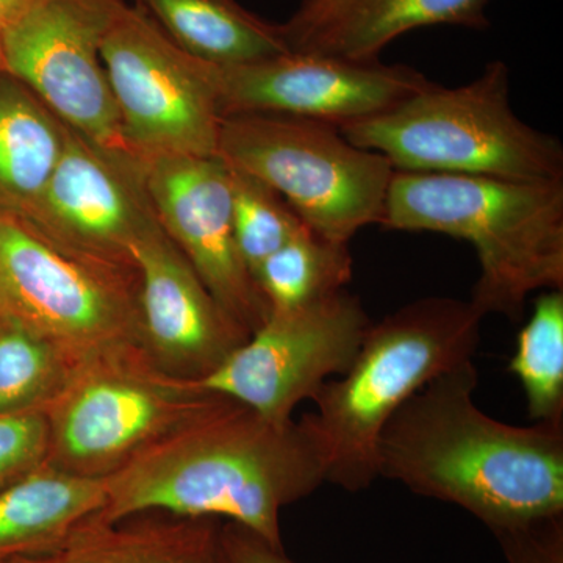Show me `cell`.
Here are the masks:
<instances>
[{
  "instance_id": "2",
  "label": "cell",
  "mask_w": 563,
  "mask_h": 563,
  "mask_svg": "<svg viewBox=\"0 0 563 563\" xmlns=\"http://www.w3.org/2000/svg\"><path fill=\"white\" fill-rule=\"evenodd\" d=\"M472 361L424 385L377 443V474L455 504L496 537L563 515V421L512 426L474 401Z\"/></svg>"
},
{
  "instance_id": "15",
  "label": "cell",
  "mask_w": 563,
  "mask_h": 563,
  "mask_svg": "<svg viewBox=\"0 0 563 563\" xmlns=\"http://www.w3.org/2000/svg\"><path fill=\"white\" fill-rule=\"evenodd\" d=\"M132 258L144 350L166 376L201 379L250 339L214 301L158 220L133 244Z\"/></svg>"
},
{
  "instance_id": "12",
  "label": "cell",
  "mask_w": 563,
  "mask_h": 563,
  "mask_svg": "<svg viewBox=\"0 0 563 563\" xmlns=\"http://www.w3.org/2000/svg\"><path fill=\"white\" fill-rule=\"evenodd\" d=\"M222 118L279 114L333 125L398 106L431 81L402 65L287 52L246 65H210Z\"/></svg>"
},
{
  "instance_id": "25",
  "label": "cell",
  "mask_w": 563,
  "mask_h": 563,
  "mask_svg": "<svg viewBox=\"0 0 563 563\" xmlns=\"http://www.w3.org/2000/svg\"><path fill=\"white\" fill-rule=\"evenodd\" d=\"M49 421L44 410L0 415V490L46 465Z\"/></svg>"
},
{
  "instance_id": "17",
  "label": "cell",
  "mask_w": 563,
  "mask_h": 563,
  "mask_svg": "<svg viewBox=\"0 0 563 563\" xmlns=\"http://www.w3.org/2000/svg\"><path fill=\"white\" fill-rule=\"evenodd\" d=\"M488 2L490 0H350L292 52L376 62L393 40L413 29L429 25L487 27Z\"/></svg>"
},
{
  "instance_id": "6",
  "label": "cell",
  "mask_w": 563,
  "mask_h": 563,
  "mask_svg": "<svg viewBox=\"0 0 563 563\" xmlns=\"http://www.w3.org/2000/svg\"><path fill=\"white\" fill-rule=\"evenodd\" d=\"M139 291L135 266L84 254L0 213V317L40 333L77 365L147 355Z\"/></svg>"
},
{
  "instance_id": "10",
  "label": "cell",
  "mask_w": 563,
  "mask_h": 563,
  "mask_svg": "<svg viewBox=\"0 0 563 563\" xmlns=\"http://www.w3.org/2000/svg\"><path fill=\"white\" fill-rule=\"evenodd\" d=\"M122 0H29L0 31L2 70L81 139L144 169L122 133L101 44Z\"/></svg>"
},
{
  "instance_id": "21",
  "label": "cell",
  "mask_w": 563,
  "mask_h": 563,
  "mask_svg": "<svg viewBox=\"0 0 563 563\" xmlns=\"http://www.w3.org/2000/svg\"><path fill=\"white\" fill-rule=\"evenodd\" d=\"M352 257L346 243L332 242L303 225L262 263L255 282L272 312L302 309L346 290Z\"/></svg>"
},
{
  "instance_id": "9",
  "label": "cell",
  "mask_w": 563,
  "mask_h": 563,
  "mask_svg": "<svg viewBox=\"0 0 563 563\" xmlns=\"http://www.w3.org/2000/svg\"><path fill=\"white\" fill-rule=\"evenodd\" d=\"M101 57L129 150L144 166L168 155H218L222 113L210 65L180 49L122 0Z\"/></svg>"
},
{
  "instance_id": "24",
  "label": "cell",
  "mask_w": 563,
  "mask_h": 563,
  "mask_svg": "<svg viewBox=\"0 0 563 563\" xmlns=\"http://www.w3.org/2000/svg\"><path fill=\"white\" fill-rule=\"evenodd\" d=\"M231 179L236 244L255 279L262 263L306 224L290 203L262 180L233 168Z\"/></svg>"
},
{
  "instance_id": "30",
  "label": "cell",
  "mask_w": 563,
  "mask_h": 563,
  "mask_svg": "<svg viewBox=\"0 0 563 563\" xmlns=\"http://www.w3.org/2000/svg\"><path fill=\"white\" fill-rule=\"evenodd\" d=\"M24 2H29V0H24Z\"/></svg>"
},
{
  "instance_id": "28",
  "label": "cell",
  "mask_w": 563,
  "mask_h": 563,
  "mask_svg": "<svg viewBox=\"0 0 563 563\" xmlns=\"http://www.w3.org/2000/svg\"><path fill=\"white\" fill-rule=\"evenodd\" d=\"M24 5V0H0V31L20 13Z\"/></svg>"
},
{
  "instance_id": "7",
  "label": "cell",
  "mask_w": 563,
  "mask_h": 563,
  "mask_svg": "<svg viewBox=\"0 0 563 563\" xmlns=\"http://www.w3.org/2000/svg\"><path fill=\"white\" fill-rule=\"evenodd\" d=\"M218 155L279 192L318 235L346 244L380 224L395 173L384 155L344 139L339 125L279 114L222 118Z\"/></svg>"
},
{
  "instance_id": "20",
  "label": "cell",
  "mask_w": 563,
  "mask_h": 563,
  "mask_svg": "<svg viewBox=\"0 0 563 563\" xmlns=\"http://www.w3.org/2000/svg\"><path fill=\"white\" fill-rule=\"evenodd\" d=\"M66 125L25 85L0 79V206L24 217L60 161Z\"/></svg>"
},
{
  "instance_id": "13",
  "label": "cell",
  "mask_w": 563,
  "mask_h": 563,
  "mask_svg": "<svg viewBox=\"0 0 563 563\" xmlns=\"http://www.w3.org/2000/svg\"><path fill=\"white\" fill-rule=\"evenodd\" d=\"M158 222L207 290L247 333L268 320V302L244 265L233 229L231 168L220 155H168L144 166Z\"/></svg>"
},
{
  "instance_id": "29",
  "label": "cell",
  "mask_w": 563,
  "mask_h": 563,
  "mask_svg": "<svg viewBox=\"0 0 563 563\" xmlns=\"http://www.w3.org/2000/svg\"><path fill=\"white\" fill-rule=\"evenodd\" d=\"M0 70H2V49H0Z\"/></svg>"
},
{
  "instance_id": "16",
  "label": "cell",
  "mask_w": 563,
  "mask_h": 563,
  "mask_svg": "<svg viewBox=\"0 0 563 563\" xmlns=\"http://www.w3.org/2000/svg\"><path fill=\"white\" fill-rule=\"evenodd\" d=\"M87 521L33 553L0 563H220L211 518Z\"/></svg>"
},
{
  "instance_id": "22",
  "label": "cell",
  "mask_w": 563,
  "mask_h": 563,
  "mask_svg": "<svg viewBox=\"0 0 563 563\" xmlns=\"http://www.w3.org/2000/svg\"><path fill=\"white\" fill-rule=\"evenodd\" d=\"M77 366L40 333L0 317V415L46 409Z\"/></svg>"
},
{
  "instance_id": "26",
  "label": "cell",
  "mask_w": 563,
  "mask_h": 563,
  "mask_svg": "<svg viewBox=\"0 0 563 563\" xmlns=\"http://www.w3.org/2000/svg\"><path fill=\"white\" fill-rule=\"evenodd\" d=\"M220 563H295L243 526L229 523L218 532Z\"/></svg>"
},
{
  "instance_id": "14",
  "label": "cell",
  "mask_w": 563,
  "mask_h": 563,
  "mask_svg": "<svg viewBox=\"0 0 563 563\" xmlns=\"http://www.w3.org/2000/svg\"><path fill=\"white\" fill-rule=\"evenodd\" d=\"M143 173L66 128L60 161L32 209L20 218L73 250L135 266L132 246L157 222Z\"/></svg>"
},
{
  "instance_id": "11",
  "label": "cell",
  "mask_w": 563,
  "mask_h": 563,
  "mask_svg": "<svg viewBox=\"0 0 563 563\" xmlns=\"http://www.w3.org/2000/svg\"><path fill=\"white\" fill-rule=\"evenodd\" d=\"M369 325L358 298L342 290L302 309L269 313L217 369L201 379L179 380L269 420L290 421L299 404L350 368Z\"/></svg>"
},
{
  "instance_id": "3",
  "label": "cell",
  "mask_w": 563,
  "mask_h": 563,
  "mask_svg": "<svg viewBox=\"0 0 563 563\" xmlns=\"http://www.w3.org/2000/svg\"><path fill=\"white\" fill-rule=\"evenodd\" d=\"M380 225L472 243L479 277L470 301L484 317L517 320L533 291L563 290V179L395 172Z\"/></svg>"
},
{
  "instance_id": "5",
  "label": "cell",
  "mask_w": 563,
  "mask_h": 563,
  "mask_svg": "<svg viewBox=\"0 0 563 563\" xmlns=\"http://www.w3.org/2000/svg\"><path fill=\"white\" fill-rule=\"evenodd\" d=\"M344 139L384 155L395 172L509 180H562L563 146L510 103V70L492 62L457 88L429 85L398 106L340 125Z\"/></svg>"
},
{
  "instance_id": "18",
  "label": "cell",
  "mask_w": 563,
  "mask_h": 563,
  "mask_svg": "<svg viewBox=\"0 0 563 563\" xmlns=\"http://www.w3.org/2000/svg\"><path fill=\"white\" fill-rule=\"evenodd\" d=\"M107 501V477H85L49 465L0 490V562L57 542L95 517Z\"/></svg>"
},
{
  "instance_id": "19",
  "label": "cell",
  "mask_w": 563,
  "mask_h": 563,
  "mask_svg": "<svg viewBox=\"0 0 563 563\" xmlns=\"http://www.w3.org/2000/svg\"><path fill=\"white\" fill-rule=\"evenodd\" d=\"M174 44L214 66L246 65L290 52L282 25L235 0H135Z\"/></svg>"
},
{
  "instance_id": "27",
  "label": "cell",
  "mask_w": 563,
  "mask_h": 563,
  "mask_svg": "<svg viewBox=\"0 0 563 563\" xmlns=\"http://www.w3.org/2000/svg\"><path fill=\"white\" fill-rule=\"evenodd\" d=\"M347 2L350 0H303L291 20L282 24V32L290 51L325 22L332 20Z\"/></svg>"
},
{
  "instance_id": "8",
  "label": "cell",
  "mask_w": 563,
  "mask_h": 563,
  "mask_svg": "<svg viewBox=\"0 0 563 563\" xmlns=\"http://www.w3.org/2000/svg\"><path fill=\"white\" fill-rule=\"evenodd\" d=\"M213 393L166 376L147 355L81 363L44 409L46 465L85 477H109L206 410Z\"/></svg>"
},
{
  "instance_id": "1",
  "label": "cell",
  "mask_w": 563,
  "mask_h": 563,
  "mask_svg": "<svg viewBox=\"0 0 563 563\" xmlns=\"http://www.w3.org/2000/svg\"><path fill=\"white\" fill-rule=\"evenodd\" d=\"M324 483L320 446L303 418L273 421L214 395L206 410L107 477L106 506L91 518L222 517L284 550L282 509Z\"/></svg>"
},
{
  "instance_id": "23",
  "label": "cell",
  "mask_w": 563,
  "mask_h": 563,
  "mask_svg": "<svg viewBox=\"0 0 563 563\" xmlns=\"http://www.w3.org/2000/svg\"><path fill=\"white\" fill-rule=\"evenodd\" d=\"M509 369L525 388L531 420L563 421V290L536 299Z\"/></svg>"
},
{
  "instance_id": "4",
  "label": "cell",
  "mask_w": 563,
  "mask_h": 563,
  "mask_svg": "<svg viewBox=\"0 0 563 563\" xmlns=\"http://www.w3.org/2000/svg\"><path fill=\"white\" fill-rule=\"evenodd\" d=\"M484 318L472 301L435 296L369 325L350 368L322 385L313 412L302 417L320 446L325 483L361 492L379 477L385 426L424 385L472 361Z\"/></svg>"
}]
</instances>
